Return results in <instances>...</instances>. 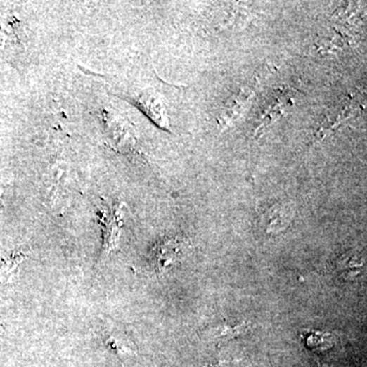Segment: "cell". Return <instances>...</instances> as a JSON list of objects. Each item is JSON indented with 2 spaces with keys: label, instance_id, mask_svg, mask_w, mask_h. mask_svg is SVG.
Wrapping results in <instances>:
<instances>
[{
  "label": "cell",
  "instance_id": "277c9868",
  "mask_svg": "<svg viewBox=\"0 0 367 367\" xmlns=\"http://www.w3.org/2000/svg\"><path fill=\"white\" fill-rule=\"evenodd\" d=\"M264 223L266 224L267 232H278L283 231L290 223L289 208L284 206L271 208L266 214L264 215Z\"/></svg>",
  "mask_w": 367,
  "mask_h": 367
},
{
  "label": "cell",
  "instance_id": "7a4b0ae2",
  "mask_svg": "<svg viewBox=\"0 0 367 367\" xmlns=\"http://www.w3.org/2000/svg\"><path fill=\"white\" fill-rule=\"evenodd\" d=\"M180 249V243L176 240H167L156 247L155 260L156 269L158 271H165L169 264H173Z\"/></svg>",
  "mask_w": 367,
  "mask_h": 367
},
{
  "label": "cell",
  "instance_id": "6da1fadb",
  "mask_svg": "<svg viewBox=\"0 0 367 367\" xmlns=\"http://www.w3.org/2000/svg\"><path fill=\"white\" fill-rule=\"evenodd\" d=\"M252 92L247 89L241 90L238 94L234 95L226 104L224 112L221 113L219 124L226 128L234 122L245 112L252 98Z\"/></svg>",
  "mask_w": 367,
  "mask_h": 367
},
{
  "label": "cell",
  "instance_id": "5b68a950",
  "mask_svg": "<svg viewBox=\"0 0 367 367\" xmlns=\"http://www.w3.org/2000/svg\"><path fill=\"white\" fill-rule=\"evenodd\" d=\"M363 260L355 253H348L337 260V269L345 275L346 278H354L361 273Z\"/></svg>",
  "mask_w": 367,
  "mask_h": 367
},
{
  "label": "cell",
  "instance_id": "52a82bcc",
  "mask_svg": "<svg viewBox=\"0 0 367 367\" xmlns=\"http://www.w3.org/2000/svg\"><path fill=\"white\" fill-rule=\"evenodd\" d=\"M306 345L314 351H325L334 345V337L326 333L314 332L308 337Z\"/></svg>",
  "mask_w": 367,
  "mask_h": 367
},
{
  "label": "cell",
  "instance_id": "3957f363",
  "mask_svg": "<svg viewBox=\"0 0 367 367\" xmlns=\"http://www.w3.org/2000/svg\"><path fill=\"white\" fill-rule=\"evenodd\" d=\"M26 258V253L22 251H13L8 257L2 258L0 262V283L6 284L18 273L19 266Z\"/></svg>",
  "mask_w": 367,
  "mask_h": 367
},
{
  "label": "cell",
  "instance_id": "8992f818",
  "mask_svg": "<svg viewBox=\"0 0 367 367\" xmlns=\"http://www.w3.org/2000/svg\"><path fill=\"white\" fill-rule=\"evenodd\" d=\"M247 330H248V323H238L233 326L226 323V325L224 323V325L210 330V332H206V334L212 335L214 337H234L238 335L243 334Z\"/></svg>",
  "mask_w": 367,
  "mask_h": 367
}]
</instances>
